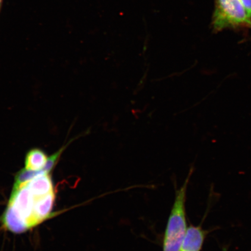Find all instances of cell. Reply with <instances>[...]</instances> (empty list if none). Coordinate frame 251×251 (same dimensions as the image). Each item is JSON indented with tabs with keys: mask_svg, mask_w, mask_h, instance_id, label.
Returning <instances> with one entry per match:
<instances>
[{
	"mask_svg": "<svg viewBox=\"0 0 251 251\" xmlns=\"http://www.w3.org/2000/svg\"><path fill=\"white\" fill-rule=\"evenodd\" d=\"M192 174V171L189 172L183 186L176 192L175 202L165 230L163 251H180L187 229L186 195L188 185Z\"/></svg>",
	"mask_w": 251,
	"mask_h": 251,
	"instance_id": "obj_1",
	"label": "cell"
},
{
	"mask_svg": "<svg viewBox=\"0 0 251 251\" xmlns=\"http://www.w3.org/2000/svg\"><path fill=\"white\" fill-rule=\"evenodd\" d=\"M211 25L215 33L227 29L251 28V19L240 0H215Z\"/></svg>",
	"mask_w": 251,
	"mask_h": 251,
	"instance_id": "obj_2",
	"label": "cell"
},
{
	"mask_svg": "<svg viewBox=\"0 0 251 251\" xmlns=\"http://www.w3.org/2000/svg\"><path fill=\"white\" fill-rule=\"evenodd\" d=\"M34 201L35 197L24 184L17 189L12 190L8 204V206L29 228L37 225L34 216Z\"/></svg>",
	"mask_w": 251,
	"mask_h": 251,
	"instance_id": "obj_3",
	"label": "cell"
},
{
	"mask_svg": "<svg viewBox=\"0 0 251 251\" xmlns=\"http://www.w3.org/2000/svg\"><path fill=\"white\" fill-rule=\"evenodd\" d=\"M206 231L199 226L187 228L180 251H200L206 236Z\"/></svg>",
	"mask_w": 251,
	"mask_h": 251,
	"instance_id": "obj_4",
	"label": "cell"
},
{
	"mask_svg": "<svg viewBox=\"0 0 251 251\" xmlns=\"http://www.w3.org/2000/svg\"><path fill=\"white\" fill-rule=\"evenodd\" d=\"M34 197V216L37 225L51 216L55 194L53 191L45 196Z\"/></svg>",
	"mask_w": 251,
	"mask_h": 251,
	"instance_id": "obj_5",
	"label": "cell"
},
{
	"mask_svg": "<svg viewBox=\"0 0 251 251\" xmlns=\"http://www.w3.org/2000/svg\"><path fill=\"white\" fill-rule=\"evenodd\" d=\"M25 184L34 197L45 196L54 191L50 174L39 175Z\"/></svg>",
	"mask_w": 251,
	"mask_h": 251,
	"instance_id": "obj_6",
	"label": "cell"
},
{
	"mask_svg": "<svg viewBox=\"0 0 251 251\" xmlns=\"http://www.w3.org/2000/svg\"><path fill=\"white\" fill-rule=\"evenodd\" d=\"M2 222L6 228L14 233H23L29 229L28 226L8 206L2 216Z\"/></svg>",
	"mask_w": 251,
	"mask_h": 251,
	"instance_id": "obj_7",
	"label": "cell"
},
{
	"mask_svg": "<svg viewBox=\"0 0 251 251\" xmlns=\"http://www.w3.org/2000/svg\"><path fill=\"white\" fill-rule=\"evenodd\" d=\"M49 156L42 149L33 148L28 151L25 156V168L31 171H40L45 167Z\"/></svg>",
	"mask_w": 251,
	"mask_h": 251,
	"instance_id": "obj_8",
	"label": "cell"
},
{
	"mask_svg": "<svg viewBox=\"0 0 251 251\" xmlns=\"http://www.w3.org/2000/svg\"><path fill=\"white\" fill-rule=\"evenodd\" d=\"M42 174H47L43 169L40 171H31L25 168L22 169L15 176V183L12 190L17 189L21 185L27 183L28 181Z\"/></svg>",
	"mask_w": 251,
	"mask_h": 251,
	"instance_id": "obj_9",
	"label": "cell"
},
{
	"mask_svg": "<svg viewBox=\"0 0 251 251\" xmlns=\"http://www.w3.org/2000/svg\"><path fill=\"white\" fill-rule=\"evenodd\" d=\"M243 4L248 15L251 19V0H240Z\"/></svg>",
	"mask_w": 251,
	"mask_h": 251,
	"instance_id": "obj_10",
	"label": "cell"
},
{
	"mask_svg": "<svg viewBox=\"0 0 251 251\" xmlns=\"http://www.w3.org/2000/svg\"><path fill=\"white\" fill-rule=\"evenodd\" d=\"M3 0H0V12H1Z\"/></svg>",
	"mask_w": 251,
	"mask_h": 251,
	"instance_id": "obj_11",
	"label": "cell"
}]
</instances>
